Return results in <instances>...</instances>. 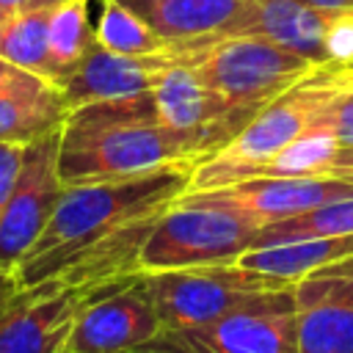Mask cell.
Segmentation results:
<instances>
[{
  "mask_svg": "<svg viewBox=\"0 0 353 353\" xmlns=\"http://www.w3.org/2000/svg\"><path fill=\"white\" fill-rule=\"evenodd\" d=\"M196 163L193 149L157 121L152 91L72 108L58 130V171L66 188Z\"/></svg>",
  "mask_w": 353,
  "mask_h": 353,
  "instance_id": "obj_1",
  "label": "cell"
},
{
  "mask_svg": "<svg viewBox=\"0 0 353 353\" xmlns=\"http://www.w3.org/2000/svg\"><path fill=\"white\" fill-rule=\"evenodd\" d=\"M190 165H174L135 179L66 188L44 232L14 270L19 287H33L55 259L132 221L165 212L190 188Z\"/></svg>",
  "mask_w": 353,
  "mask_h": 353,
  "instance_id": "obj_2",
  "label": "cell"
},
{
  "mask_svg": "<svg viewBox=\"0 0 353 353\" xmlns=\"http://www.w3.org/2000/svg\"><path fill=\"white\" fill-rule=\"evenodd\" d=\"M353 91V69L323 63L259 108L248 124L232 135L221 149L201 157L190 171L185 193L223 188L256 176L284 146L306 132L339 97Z\"/></svg>",
  "mask_w": 353,
  "mask_h": 353,
  "instance_id": "obj_3",
  "label": "cell"
},
{
  "mask_svg": "<svg viewBox=\"0 0 353 353\" xmlns=\"http://www.w3.org/2000/svg\"><path fill=\"white\" fill-rule=\"evenodd\" d=\"M259 232L243 215L182 193L149 232L141 251V276L237 262L256 245Z\"/></svg>",
  "mask_w": 353,
  "mask_h": 353,
  "instance_id": "obj_4",
  "label": "cell"
},
{
  "mask_svg": "<svg viewBox=\"0 0 353 353\" xmlns=\"http://www.w3.org/2000/svg\"><path fill=\"white\" fill-rule=\"evenodd\" d=\"M196 66L218 99L243 121L309 74L317 63L259 36H223L210 41Z\"/></svg>",
  "mask_w": 353,
  "mask_h": 353,
  "instance_id": "obj_5",
  "label": "cell"
},
{
  "mask_svg": "<svg viewBox=\"0 0 353 353\" xmlns=\"http://www.w3.org/2000/svg\"><path fill=\"white\" fill-rule=\"evenodd\" d=\"M143 281L152 292L163 328L179 334L215 323L218 317H223L226 312L237 309L259 292L295 284L279 276L243 268L237 262L143 273Z\"/></svg>",
  "mask_w": 353,
  "mask_h": 353,
  "instance_id": "obj_6",
  "label": "cell"
},
{
  "mask_svg": "<svg viewBox=\"0 0 353 353\" xmlns=\"http://www.w3.org/2000/svg\"><path fill=\"white\" fill-rule=\"evenodd\" d=\"M163 331L143 276L110 284L83 298L61 353H130Z\"/></svg>",
  "mask_w": 353,
  "mask_h": 353,
  "instance_id": "obj_7",
  "label": "cell"
},
{
  "mask_svg": "<svg viewBox=\"0 0 353 353\" xmlns=\"http://www.w3.org/2000/svg\"><path fill=\"white\" fill-rule=\"evenodd\" d=\"M66 185L58 171V130L25 143L19 179L0 221V270H17L47 221L52 218Z\"/></svg>",
  "mask_w": 353,
  "mask_h": 353,
  "instance_id": "obj_8",
  "label": "cell"
},
{
  "mask_svg": "<svg viewBox=\"0 0 353 353\" xmlns=\"http://www.w3.org/2000/svg\"><path fill=\"white\" fill-rule=\"evenodd\" d=\"M199 55V52H196ZM196 55L174 63L152 88L157 121L176 132L201 160L243 130V121L218 99L196 66Z\"/></svg>",
  "mask_w": 353,
  "mask_h": 353,
  "instance_id": "obj_9",
  "label": "cell"
},
{
  "mask_svg": "<svg viewBox=\"0 0 353 353\" xmlns=\"http://www.w3.org/2000/svg\"><path fill=\"white\" fill-rule=\"evenodd\" d=\"M185 336L207 353H301L295 284L259 292Z\"/></svg>",
  "mask_w": 353,
  "mask_h": 353,
  "instance_id": "obj_10",
  "label": "cell"
},
{
  "mask_svg": "<svg viewBox=\"0 0 353 353\" xmlns=\"http://www.w3.org/2000/svg\"><path fill=\"white\" fill-rule=\"evenodd\" d=\"M215 41V39H212ZM210 41H179L165 52L154 55H124L102 47L99 41L88 50V55L77 63V69L66 77L61 85L66 108H80L88 102H105V99H124V97H138L149 94L165 72L201 52Z\"/></svg>",
  "mask_w": 353,
  "mask_h": 353,
  "instance_id": "obj_11",
  "label": "cell"
},
{
  "mask_svg": "<svg viewBox=\"0 0 353 353\" xmlns=\"http://www.w3.org/2000/svg\"><path fill=\"white\" fill-rule=\"evenodd\" d=\"M190 199L218 204L256 223L259 229L309 212L342 196H353V182L336 176H248L223 188L185 193Z\"/></svg>",
  "mask_w": 353,
  "mask_h": 353,
  "instance_id": "obj_12",
  "label": "cell"
},
{
  "mask_svg": "<svg viewBox=\"0 0 353 353\" xmlns=\"http://www.w3.org/2000/svg\"><path fill=\"white\" fill-rule=\"evenodd\" d=\"M80 306L83 292L58 281L22 287L0 320V353H61Z\"/></svg>",
  "mask_w": 353,
  "mask_h": 353,
  "instance_id": "obj_13",
  "label": "cell"
},
{
  "mask_svg": "<svg viewBox=\"0 0 353 353\" xmlns=\"http://www.w3.org/2000/svg\"><path fill=\"white\" fill-rule=\"evenodd\" d=\"M295 303L301 353H353V276H306Z\"/></svg>",
  "mask_w": 353,
  "mask_h": 353,
  "instance_id": "obj_14",
  "label": "cell"
},
{
  "mask_svg": "<svg viewBox=\"0 0 353 353\" xmlns=\"http://www.w3.org/2000/svg\"><path fill=\"white\" fill-rule=\"evenodd\" d=\"M328 22L331 14L309 6L306 0H251L234 36L268 39L323 66L328 63Z\"/></svg>",
  "mask_w": 353,
  "mask_h": 353,
  "instance_id": "obj_15",
  "label": "cell"
},
{
  "mask_svg": "<svg viewBox=\"0 0 353 353\" xmlns=\"http://www.w3.org/2000/svg\"><path fill=\"white\" fill-rule=\"evenodd\" d=\"M168 41L234 36L251 0H121Z\"/></svg>",
  "mask_w": 353,
  "mask_h": 353,
  "instance_id": "obj_16",
  "label": "cell"
},
{
  "mask_svg": "<svg viewBox=\"0 0 353 353\" xmlns=\"http://www.w3.org/2000/svg\"><path fill=\"white\" fill-rule=\"evenodd\" d=\"M69 108L55 83L41 74L0 88V143H33L61 130Z\"/></svg>",
  "mask_w": 353,
  "mask_h": 353,
  "instance_id": "obj_17",
  "label": "cell"
},
{
  "mask_svg": "<svg viewBox=\"0 0 353 353\" xmlns=\"http://www.w3.org/2000/svg\"><path fill=\"white\" fill-rule=\"evenodd\" d=\"M350 256H353V234H325V237H306V240L251 248L237 259V265L268 276H279L284 281H301Z\"/></svg>",
  "mask_w": 353,
  "mask_h": 353,
  "instance_id": "obj_18",
  "label": "cell"
},
{
  "mask_svg": "<svg viewBox=\"0 0 353 353\" xmlns=\"http://www.w3.org/2000/svg\"><path fill=\"white\" fill-rule=\"evenodd\" d=\"M50 14L52 6L0 19V58L58 85L61 74L50 52Z\"/></svg>",
  "mask_w": 353,
  "mask_h": 353,
  "instance_id": "obj_19",
  "label": "cell"
},
{
  "mask_svg": "<svg viewBox=\"0 0 353 353\" xmlns=\"http://www.w3.org/2000/svg\"><path fill=\"white\" fill-rule=\"evenodd\" d=\"M97 41L113 52L124 55H154L165 52L179 41L160 36L138 11L121 0H102V14L97 22Z\"/></svg>",
  "mask_w": 353,
  "mask_h": 353,
  "instance_id": "obj_20",
  "label": "cell"
},
{
  "mask_svg": "<svg viewBox=\"0 0 353 353\" xmlns=\"http://www.w3.org/2000/svg\"><path fill=\"white\" fill-rule=\"evenodd\" d=\"M97 44V28L88 19V0H61L50 14V52L58 66L61 83Z\"/></svg>",
  "mask_w": 353,
  "mask_h": 353,
  "instance_id": "obj_21",
  "label": "cell"
},
{
  "mask_svg": "<svg viewBox=\"0 0 353 353\" xmlns=\"http://www.w3.org/2000/svg\"><path fill=\"white\" fill-rule=\"evenodd\" d=\"M323 116L290 146H284L256 176H325L339 141Z\"/></svg>",
  "mask_w": 353,
  "mask_h": 353,
  "instance_id": "obj_22",
  "label": "cell"
},
{
  "mask_svg": "<svg viewBox=\"0 0 353 353\" xmlns=\"http://www.w3.org/2000/svg\"><path fill=\"white\" fill-rule=\"evenodd\" d=\"M325 234H353V196L334 199L309 212L265 226L254 248L290 243V240H306V237H325Z\"/></svg>",
  "mask_w": 353,
  "mask_h": 353,
  "instance_id": "obj_23",
  "label": "cell"
},
{
  "mask_svg": "<svg viewBox=\"0 0 353 353\" xmlns=\"http://www.w3.org/2000/svg\"><path fill=\"white\" fill-rule=\"evenodd\" d=\"M325 47H328V63L353 69V11L331 14Z\"/></svg>",
  "mask_w": 353,
  "mask_h": 353,
  "instance_id": "obj_24",
  "label": "cell"
},
{
  "mask_svg": "<svg viewBox=\"0 0 353 353\" xmlns=\"http://www.w3.org/2000/svg\"><path fill=\"white\" fill-rule=\"evenodd\" d=\"M22 157H25V143H0V221L19 179Z\"/></svg>",
  "mask_w": 353,
  "mask_h": 353,
  "instance_id": "obj_25",
  "label": "cell"
},
{
  "mask_svg": "<svg viewBox=\"0 0 353 353\" xmlns=\"http://www.w3.org/2000/svg\"><path fill=\"white\" fill-rule=\"evenodd\" d=\"M325 124L334 130L339 146L353 149V91L339 97L328 110H325Z\"/></svg>",
  "mask_w": 353,
  "mask_h": 353,
  "instance_id": "obj_26",
  "label": "cell"
},
{
  "mask_svg": "<svg viewBox=\"0 0 353 353\" xmlns=\"http://www.w3.org/2000/svg\"><path fill=\"white\" fill-rule=\"evenodd\" d=\"M130 353H207L204 347H199L193 339H188L179 331H168L163 328L157 336H152L149 342L132 347Z\"/></svg>",
  "mask_w": 353,
  "mask_h": 353,
  "instance_id": "obj_27",
  "label": "cell"
},
{
  "mask_svg": "<svg viewBox=\"0 0 353 353\" xmlns=\"http://www.w3.org/2000/svg\"><path fill=\"white\" fill-rule=\"evenodd\" d=\"M61 0H0V19L25 14V11H36V8H50L58 6Z\"/></svg>",
  "mask_w": 353,
  "mask_h": 353,
  "instance_id": "obj_28",
  "label": "cell"
},
{
  "mask_svg": "<svg viewBox=\"0 0 353 353\" xmlns=\"http://www.w3.org/2000/svg\"><path fill=\"white\" fill-rule=\"evenodd\" d=\"M325 176H336V179L353 182V149L339 146L336 154H334V160H331V165H328V174Z\"/></svg>",
  "mask_w": 353,
  "mask_h": 353,
  "instance_id": "obj_29",
  "label": "cell"
},
{
  "mask_svg": "<svg viewBox=\"0 0 353 353\" xmlns=\"http://www.w3.org/2000/svg\"><path fill=\"white\" fill-rule=\"evenodd\" d=\"M19 290H22V287H19L17 276H14L11 270H0V320L6 317V312H8V306L14 303V298H17Z\"/></svg>",
  "mask_w": 353,
  "mask_h": 353,
  "instance_id": "obj_30",
  "label": "cell"
},
{
  "mask_svg": "<svg viewBox=\"0 0 353 353\" xmlns=\"http://www.w3.org/2000/svg\"><path fill=\"white\" fill-rule=\"evenodd\" d=\"M28 74H30V72H25V69H19V66L8 63L6 58H0V88H6V85H14V83L25 80Z\"/></svg>",
  "mask_w": 353,
  "mask_h": 353,
  "instance_id": "obj_31",
  "label": "cell"
},
{
  "mask_svg": "<svg viewBox=\"0 0 353 353\" xmlns=\"http://www.w3.org/2000/svg\"><path fill=\"white\" fill-rule=\"evenodd\" d=\"M309 6L325 11V14H339V11H353V0H306Z\"/></svg>",
  "mask_w": 353,
  "mask_h": 353,
  "instance_id": "obj_32",
  "label": "cell"
},
{
  "mask_svg": "<svg viewBox=\"0 0 353 353\" xmlns=\"http://www.w3.org/2000/svg\"><path fill=\"white\" fill-rule=\"evenodd\" d=\"M320 273H328V276H353V256L350 259H342V262H336V265H331V268H325Z\"/></svg>",
  "mask_w": 353,
  "mask_h": 353,
  "instance_id": "obj_33",
  "label": "cell"
},
{
  "mask_svg": "<svg viewBox=\"0 0 353 353\" xmlns=\"http://www.w3.org/2000/svg\"><path fill=\"white\" fill-rule=\"evenodd\" d=\"M99 3H102V0H99Z\"/></svg>",
  "mask_w": 353,
  "mask_h": 353,
  "instance_id": "obj_34",
  "label": "cell"
}]
</instances>
